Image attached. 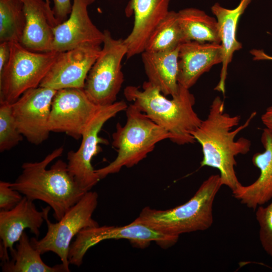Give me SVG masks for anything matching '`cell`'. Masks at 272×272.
Listing matches in <instances>:
<instances>
[{"mask_svg":"<svg viewBox=\"0 0 272 272\" xmlns=\"http://www.w3.org/2000/svg\"><path fill=\"white\" fill-rule=\"evenodd\" d=\"M52 11L56 19L60 23L65 21L71 12L73 2L71 0H53Z\"/></svg>","mask_w":272,"mask_h":272,"instance_id":"obj_29","label":"cell"},{"mask_svg":"<svg viewBox=\"0 0 272 272\" xmlns=\"http://www.w3.org/2000/svg\"><path fill=\"white\" fill-rule=\"evenodd\" d=\"M47 3L50 4L51 0H45Z\"/></svg>","mask_w":272,"mask_h":272,"instance_id":"obj_33","label":"cell"},{"mask_svg":"<svg viewBox=\"0 0 272 272\" xmlns=\"http://www.w3.org/2000/svg\"><path fill=\"white\" fill-rule=\"evenodd\" d=\"M179 47L168 51H144L142 53V59L148 81L157 87L166 96L171 95L173 97L179 92Z\"/></svg>","mask_w":272,"mask_h":272,"instance_id":"obj_21","label":"cell"},{"mask_svg":"<svg viewBox=\"0 0 272 272\" xmlns=\"http://www.w3.org/2000/svg\"><path fill=\"white\" fill-rule=\"evenodd\" d=\"M125 101L100 106L82 134V142L76 151H70L67 154V168L70 174L79 186L89 191L100 179L92 165L93 158L100 152L99 144H108L107 140L99 136L104 124L121 111L126 109Z\"/></svg>","mask_w":272,"mask_h":272,"instance_id":"obj_10","label":"cell"},{"mask_svg":"<svg viewBox=\"0 0 272 272\" xmlns=\"http://www.w3.org/2000/svg\"><path fill=\"white\" fill-rule=\"evenodd\" d=\"M184 42L177 12L169 11L150 35L145 51H170L179 47Z\"/></svg>","mask_w":272,"mask_h":272,"instance_id":"obj_24","label":"cell"},{"mask_svg":"<svg viewBox=\"0 0 272 272\" xmlns=\"http://www.w3.org/2000/svg\"><path fill=\"white\" fill-rule=\"evenodd\" d=\"M63 152V148L60 147L40 161L24 163L21 173L11 184L23 196L46 203L53 210V217L57 221L87 192L75 180L67 163L62 160L47 169Z\"/></svg>","mask_w":272,"mask_h":272,"instance_id":"obj_2","label":"cell"},{"mask_svg":"<svg viewBox=\"0 0 272 272\" xmlns=\"http://www.w3.org/2000/svg\"><path fill=\"white\" fill-rule=\"evenodd\" d=\"M95 0H73L69 17L54 29L52 51L61 52L81 46H101L104 38L101 31L93 23L88 7Z\"/></svg>","mask_w":272,"mask_h":272,"instance_id":"obj_14","label":"cell"},{"mask_svg":"<svg viewBox=\"0 0 272 272\" xmlns=\"http://www.w3.org/2000/svg\"><path fill=\"white\" fill-rule=\"evenodd\" d=\"M13 115L12 104L0 102V152L9 151L23 140Z\"/></svg>","mask_w":272,"mask_h":272,"instance_id":"obj_26","label":"cell"},{"mask_svg":"<svg viewBox=\"0 0 272 272\" xmlns=\"http://www.w3.org/2000/svg\"><path fill=\"white\" fill-rule=\"evenodd\" d=\"M100 107L89 99L84 89L57 90L51 103L49 130L80 139Z\"/></svg>","mask_w":272,"mask_h":272,"instance_id":"obj_11","label":"cell"},{"mask_svg":"<svg viewBox=\"0 0 272 272\" xmlns=\"http://www.w3.org/2000/svg\"><path fill=\"white\" fill-rule=\"evenodd\" d=\"M254 60H272V56L266 54L263 50L253 49L250 51Z\"/></svg>","mask_w":272,"mask_h":272,"instance_id":"obj_32","label":"cell"},{"mask_svg":"<svg viewBox=\"0 0 272 272\" xmlns=\"http://www.w3.org/2000/svg\"><path fill=\"white\" fill-rule=\"evenodd\" d=\"M11 182L0 181V211H8L15 208L22 199V194L13 188Z\"/></svg>","mask_w":272,"mask_h":272,"instance_id":"obj_28","label":"cell"},{"mask_svg":"<svg viewBox=\"0 0 272 272\" xmlns=\"http://www.w3.org/2000/svg\"><path fill=\"white\" fill-rule=\"evenodd\" d=\"M224 110V101L219 96L216 97L207 118L202 120L192 135L201 147L203 158L201 166L218 169L222 185L232 191L241 184L235 170L237 165L235 157L248 153L251 146L249 139L241 137L236 140V137L249 126L256 113L253 112L243 124L236 127L241 116L231 115Z\"/></svg>","mask_w":272,"mask_h":272,"instance_id":"obj_1","label":"cell"},{"mask_svg":"<svg viewBox=\"0 0 272 272\" xmlns=\"http://www.w3.org/2000/svg\"><path fill=\"white\" fill-rule=\"evenodd\" d=\"M252 1L241 0L238 5L232 9L224 8L218 3L211 7L212 12L218 22L223 54L220 80L214 90L223 95L225 93L228 65L231 62L234 52L242 47V44L236 38L238 21Z\"/></svg>","mask_w":272,"mask_h":272,"instance_id":"obj_20","label":"cell"},{"mask_svg":"<svg viewBox=\"0 0 272 272\" xmlns=\"http://www.w3.org/2000/svg\"><path fill=\"white\" fill-rule=\"evenodd\" d=\"M170 0H129L125 9L127 17L133 15L131 32L123 39L129 59L145 51L147 41L154 29L169 12Z\"/></svg>","mask_w":272,"mask_h":272,"instance_id":"obj_16","label":"cell"},{"mask_svg":"<svg viewBox=\"0 0 272 272\" xmlns=\"http://www.w3.org/2000/svg\"><path fill=\"white\" fill-rule=\"evenodd\" d=\"M41 253L32 244L26 232L23 233L16 248L11 254L12 259L2 262L3 272H67L61 263L50 266L44 262Z\"/></svg>","mask_w":272,"mask_h":272,"instance_id":"obj_23","label":"cell"},{"mask_svg":"<svg viewBox=\"0 0 272 272\" xmlns=\"http://www.w3.org/2000/svg\"><path fill=\"white\" fill-rule=\"evenodd\" d=\"M121 239H127L141 248L148 246L151 242H156L163 248H167L174 245L179 237L166 234L135 220L123 226L99 225L86 228L77 235L70 245L69 263L79 267L91 247L105 240Z\"/></svg>","mask_w":272,"mask_h":272,"instance_id":"obj_9","label":"cell"},{"mask_svg":"<svg viewBox=\"0 0 272 272\" xmlns=\"http://www.w3.org/2000/svg\"><path fill=\"white\" fill-rule=\"evenodd\" d=\"M57 90L38 86L25 91L12 104L17 128L27 141L39 145L47 140L51 103Z\"/></svg>","mask_w":272,"mask_h":272,"instance_id":"obj_12","label":"cell"},{"mask_svg":"<svg viewBox=\"0 0 272 272\" xmlns=\"http://www.w3.org/2000/svg\"><path fill=\"white\" fill-rule=\"evenodd\" d=\"M266 207L260 206L256 209V219L259 226V239L265 252L272 256V198Z\"/></svg>","mask_w":272,"mask_h":272,"instance_id":"obj_27","label":"cell"},{"mask_svg":"<svg viewBox=\"0 0 272 272\" xmlns=\"http://www.w3.org/2000/svg\"><path fill=\"white\" fill-rule=\"evenodd\" d=\"M264 151L255 153L252 162L259 169L258 178L248 185L239 184L233 196L247 208L255 210L272 198V132L265 128L261 135Z\"/></svg>","mask_w":272,"mask_h":272,"instance_id":"obj_18","label":"cell"},{"mask_svg":"<svg viewBox=\"0 0 272 272\" xmlns=\"http://www.w3.org/2000/svg\"><path fill=\"white\" fill-rule=\"evenodd\" d=\"M25 25L21 0H0V42L20 43Z\"/></svg>","mask_w":272,"mask_h":272,"instance_id":"obj_25","label":"cell"},{"mask_svg":"<svg viewBox=\"0 0 272 272\" xmlns=\"http://www.w3.org/2000/svg\"><path fill=\"white\" fill-rule=\"evenodd\" d=\"M25 25L20 43L28 50L38 52L52 51L54 29L60 23L50 4L45 0H21Z\"/></svg>","mask_w":272,"mask_h":272,"instance_id":"obj_17","label":"cell"},{"mask_svg":"<svg viewBox=\"0 0 272 272\" xmlns=\"http://www.w3.org/2000/svg\"><path fill=\"white\" fill-rule=\"evenodd\" d=\"M222 59L221 44L193 41L183 42L178 53L179 84L189 89L202 74L222 63Z\"/></svg>","mask_w":272,"mask_h":272,"instance_id":"obj_19","label":"cell"},{"mask_svg":"<svg viewBox=\"0 0 272 272\" xmlns=\"http://www.w3.org/2000/svg\"><path fill=\"white\" fill-rule=\"evenodd\" d=\"M125 111V124L122 126L118 123L112 135V145L117 151L116 158L108 165L95 170L100 180L118 173L123 167L130 168L138 164L153 151L158 143L171 138L166 130L132 104Z\"/></svg>","mask_w":272,"mask_h":272,"instance_id":"obj_5","label":"cell"},{"mask_svg":"<svg viewBox=\"0 0 272 272\" xmlns=\"http://www.w3.org/2000/svg\"><path fill=\"white\" fill-rule=\"evenodd\" d=\"M178 18L185 42L220 44L217 19L205 12L187 8L177 12Z\"/></svg>","mask_w":272,"mask_h":272,"instance_id":"obj_22","label":"cell"},{"mask_svg":"<svg viewBox=\"0 0 272 272\" xmlns=\"http://www.w3.org/2000/svg\"><path fill=\"white\" fill-rule=\"evenodd\" d=\"M123 93L128 101L170 134L171 142L179 145L196 142L192 133L202 120L194 110L195 98L188 89L180 85L177 94L169 99L147 81L142 89L126 87Z\"/></svg>","mask_w":272,"mask_h":272,"instance_id":"obj_3","label":"cell"},{"mask_svg":"<svg viewBox=\"0 0 272 272\" xmlns=\"http://www.w3.org/2000/svg\"><path fill=\"white\" fill-rule=\"evenodd\" d=\"M60 52H35L10 42V55L0 73V102L13 103L25 91L39 86Z\"/></svg>","mask_w":272,"mask_h":272,"instance_id":"obj_6","label":"cell"},{"mask_svg":"<svg viewBox=\"0 0 272 272\" xmlns=\"http://www.w3.org/2000/svg\"><path fill=\"white\" fill-rule=\"evenodd\" d=\"M261 119L265 128L272 132V105L266 108Z\"/></svg>","mask_w":272,"mask_h":272,"instance_id":"obj_31","label":"cell"},{"mask_svg":"<svg viewBox=\"0 0 272 272\" xmlns=\"http://www.w3.org/2000/svg\"><path fill=\"white\" fill-rule=\"evenodd\" d=\"M222 186L220 174L212 175L185 203L166 210L146 207L134 220L177 237L184 233L206 230L213 223V203Z\"/></svg>","mask_w":272,"mask_h":272,"instance_id":"obj_4","label":"cell"},{"mask_svg":"<svg viewBox=\"0 0 272 272\" xmlns=\"http://www.w3.org/2000/svg\"><path fill=\"white\" fill-rule=\"evenodd\" d=\"M101 48V46L85 45L60 52L39 86L55 90L84 89L88 73Z\"/></svg>","mask_w":272,"mask_h":272,"instance_id":"obj_13","label":"cell"},{"mask_svg":"<svg viewBox=\"0 0 272 272\" xmlns=\"http://www.w3.org/2000/svg\"><path fill=\"white\" fill-rule=\"evenodd\" d=\"M103 47L87 77L84 90L95 104L103 106L116 102L124 82L121 62L127 53L122 39L104 31Z\"/></svg>","mask_w":272,"mask_h":272,"instance_id":"obj_8","label":"cell"},{"mask_svg":"<svg viewBox=\"0 0 272 272\" xmlns=\"http://www.w3.org/2000/svg\"><path fill=\"white\" fill-rule=\"evenodd\" d=\"M50 207L38 211L34 201L23 196L21 201L13 209L0 211V259L2 262L9 261L14 245L20 240L25 230L28 229L37 237L40 229L48 215Z\"/></svg>","mask_w":272,"mask_h":272,"instance_id":"obj_15","label":"cell"},{"mask_svg":"<svg viewBox=\"0 0 272 272\" xmlns=\"http://www.w3.org/2000/svg\"><path fill=\"white\" fill-rule=\"evenodd\" d=\"M98 194L89 191L62 218L52 223L45 218L47 231L41 239L32 237L31 242L41 254L52 252L60 258L67 272L70 271L68 259L69 249L73 239L83 229L99 226L92 216L98 205Z\"/></svg>","mask_w":272,"mask_h":272,"instance_id":"obj_7","label":"cell"},{"mask_svg":"<svg viewBox=\"0 0 272 272\" xmlns=\"http://www.w3.org/2000/svg\"><path fill=\"white\" fill-rule=\"evenodd\" d=\"M10 55V42H0V73L6 66Z\"/></svg>","mask_w":272,"mask_h":272,"instance_id":"obj_30","label":"cell"}]
</instances>
